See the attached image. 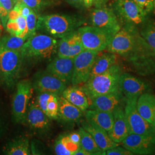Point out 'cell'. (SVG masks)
<instances>
[{
  "mask_svg": "<svg viewBox=\"0 0 155 155\" xmlns=\"http://www.w3.org/2000/svg\"><path fill=\"white\" fill-rule=\"evenodd\" d=\"M121 75L120 67L115 64L105 72L90 78L86 82L79 86L90 100L101 95L110 94L120 90L119 80Z\"/></svg>",
  "mask_w": 155,
  "mask_h": 155,
  "instance_id": "cell-1",
  "label": "cell"
},
{
  "mask_svg": "<svg viewBox=\"0 0 155 155\" xmlns=\"http://www.w3.org/2000/svg\"><path fill=\"white\" fill-rule=\"evenodd\" d=\"M59 40L45 34H35L25 41L20 50L22 60L40 61L50 59L58 51Z\"/></svg>",
  "mask_w": 155,
  "mask_h": 155,
  "instance_id": "cell-2",
  "label": "cell"
},
{
  "mask_svg": "<svg viewBox=\"0 0 155 155\" xmlns=\"http://www.w3.org/2000/svg\"><path fill=\"white\" fill-rule=\"evenodd\" d=\"M22 61L20 52L0 45V81L7 89H13L18 82Z\"/></svg>",
  "mask_w": 155,
  "mask_h": 155,
  "instance_id": "cell-3",
  "label": "cell"
},
{
  "mask_svg": "<svg viewBox=\"0 0 155 155\" xmlns=\"http://www.w3.org/2000/svg\"><path fill=\"white\" fill-rule=\"evenodd\" d=\"M77 21L71 17L52 15L38 17L36 30L48 33L54 38H63L75 31Z\"/></svg>",
  "mask_w": 155,
  "mask_h": 155,
  "instance_id": "cell-4",
  "label": "cell"
},
{
  "mask_svg": "<svg viewBox=\"0 0 155 155\" xmlns=\"http://www.w3.org/2000/svg\"><path fill=\"white\" fill-rule=\"evenodd\" d=\"M32 81L24 79L16 84V91L13 97L12 104V114L16 123L25 121L29 102L33 94Z\"/></svg>",
  "mask_w": 155,
  "mask_h": 155,
  "instance_id": "cell-5",
  "label": "cell"
},
{
  "mask_svg": "<svg viewBox=\"0 0 155 155\" xmlns=\"http://www.w3.org/2000/svg\"><path fill=\"white\" fill-rule=\"evenodd\" d=\"M138 97L127 98L125 107V115L127 121L129 134L155 136V127L140 115L137 109Z\"/></svg>",
  "mask_w": 155,
  "mask_h": 155,
  "instance_id": "cell-6",
  "label": "cell"
},
{
  "mask_svg": "<svg viewBox=\"0 0 155 155\" xmlns=\"http://www.w3.org/2000/svg\"><path fill=\"white\" fill-rule=\"evenodd\" d=\"M84 50L101 52L107 49L112 36L94 26H86L77 30Z\"/></svg>",
  "mask_w": 155,
  "mask_h": 155,
  "instance_id": "cell-7",
  "label": "cell"
},
{
  "mask_svg": "<svg viewBox=\"0 0 155 155\" xmlns=\"http://www.w3.org/2000/svg\"><path fill=\"white\" fill-rule=\"evenodd\" d=\"M99 52L84 50L74 59L72 85H81L89 80L94 61Z\"/></svg>",
  "mask_w": 155,
  "mask_h": 155,
  "instance_id": "cell-8",
  "label": "cell"
},
{
  "mask_svg": "<svg viewBox=\"0 0 155 155\" xmlns=\"http://www.w3.org/2000/svg\"><path fill=\"white\" fill-rule=\"evenodd\" d=\"M136 47L137 40L132 30L121 28L112 37L107 50L111 53L126 56L131 54Z\"/></svg>",
  "mask_w": 155,
  "mask_h": 155,
  "instance_id": "cell-9",
  "label": "cell"
},
{
  "mask_svg": "<svg viewBox=\"0 0 155 155\" xmlns=\"http://www.w3.org/2000/svg\"><path fill=\"white\" fill-rule=\"evenodd\" d=\"M33 90L39 93H49L61 95L67 87L66 84L62 82L47 70L37 72L32 82Z\"/></svg>",
  "mask_w": 155,
  "mask_h": 155,
  "instance_id": "cell-10",
  "label": "cell"
},
{
  "mask_svg": "<svg viewBox=\"0 0 155 155\" xmlns=\"http://www.w3.org/2000/svg\"><path fill=\"white\" fill-rule=\"evenodd\" d=\"M93 26L109 34L112 37L118 32L121 25L112 10L105 6L96 8L91 13Z\"/></svg>",
  "mask_w": 155,
  "mask_h": 155,
  "instance_id": "cell-11",
  "label": "cell"
},
{
  "mask_svg": "<svg viewBox=\"0 0 155 155\" xmlns=\"http://www.w3.org/2000/svg\"><path fill=\"white\" fill-rule=\"evenodd\" d=\"M121 143L123 147L133 154L151 155L155 153V136L129 133Z\"/></svg>",
  "mask_w": 155,
  "mask_h": 155,
  "instance_id": "cell-12",
  "label": "cell"
},
{
  "mask_svg": "<svg viewBox=\"0 0 155 155\" xmlns=\"http://www.w3.org/2000/svg\"><path fill=\"white\" fill-rule=\"evenodd\" d=\"M114 7L119 15L127 22L139 25L145 20L146 15L133 0H117Z\"/></svg>",
  "mask_w": 155,
  "mask_h": 155,
  "instance_id": "cell-13",
  "label": "cell"
},
{
  "mask_svg": "<svg viewBox=\"0 0 155 155\" xmlns=\"http://www.w3.org/2000/svg\"><path fill=\"white\" fill-rule=\"evenodd\" d=\"M51 120L39 107L36 102L29 105L25 121L34 131L45 133L50 129Z\"/></svg>",
  "mask_w": 155,
  "mask_h": 155,
  "instance_id": "cell-14",
  "label": "cell"
},
{
  "mask_svg": "<svg viewBox=\"0 0 155 155\" xmlns=\"http://www.w3.org/2000/svg\"><path fill=\"white\" fill-rule=\"evenodd\" d=\"M73 66L74 59L58 56L48 64L45 70L68 85L71 82Z\"/></svg>",
  "mask_w": 155,
  "mask_h": 155,
  "instance_id": "cell-15",
  "label": "cell"
},
{
  "mask_svg": "<svg viewBox=\"0 0 155 155\" xmlns=\"http://www.w3.org/2000/svg\"><path fill=\"white\" fill-rule=\"evenodd\" d=\"M119 89L127 98L139 97L147 89V84L132 75L124 73L119 80Z\"/></svg>",
  "mask_w": 155,
  "mask_h": 155,
  "instance_id": "cell-16",
  "label": "cell"
},
{
  "mask_svg": "<svg viewBox=\"0 0 155 155\" xmlns=\"http://www.w3.org/2000/svg\"><path fill=\"white\" fill-rule=\"evenodd\" d=\"M121 101V91L101 95L90 100L89 109L113 112L120 106Z\"/></svg>",
  "mask_w": 155,
  "mask_h": 155,
  "instance_id": "cell-17",
  "label": "cell"
},
{
  "mask_svg": "<svg viewBox=\"0 0 155 155\" xmlns=\"http://www.w3.org/2000/svg\"><path fill=\"white\" fill-rule=\"evenodd\" d=\"M113 113V124L108 134L113 141L119 144L129 134V129L124 110L121 107H117Z\"/></svg>",
  "mask_w": 155,
  "mask_h": 155,
  "instance_id": "cell-18",
  "label": "cell"
},
{
  "mask_svg": "<svg viewBox=\"0 0 155 155\" xmlns=\"http://www.w3.org/2000/svg\"><path fill=\"white\" fill-rule=\"evenodd\" d=\"M82 127L91 135L98 147L104 152L118 145L111 139L105 130L93 124L86 120L82 122Z\"/></svg>",
  "mask_w": 155,
  "mask_h": 155,
  "instance_id": "cell-19",
  "label": "cell"
},
{
  "mask_svg": "<svg viewBox=\"0 0 155 155\" xmlns=\"http://www.w3.org/2000/svg\"><path fill=\"white\" fill-rule=\"evenodd\" d=\"M137 109L140 115L155 127V95L150 93L141 94L137 101Z\"/></svg>",
  "mask_w": 155,
  "mask_h": 155,
  "instance_id": "cell-20",
  "label": "cell"
},
{
  "mask_svg": "<svg viewBox=\"0 0 155 155\" xmlns=\"http://www.w3.org/2000/svg\"><path fill=\"white\" fill-rule=\"evenodd\" d=\"M86 120L91 124L102 128L109 133L113 124V113L104 111L87 109L85 111Z\"/></svg>",
  "mask_w": 155,
  "mask_h": 155,
  "instance_id": "cell-21",
  "label": "cell"
},
{
  "mask_svg": "<svg viewBox=\"0 0 155 155\" xmlns=\"http://www.w3.org/2000/svg\"><path fill=\"white\" fill-rule=\"evenodd\" d=\"M61 96L83 112L89 109L90 100L87 95L79 86L67 87Z\"/></svg>",
  "mask_w": 155,
  "mask_h": 155,
  "instance_id": "cell-22",
  "label": "cell"
},
{
  "mask_svg": "<svg viewBox=\"0 0 155 155\" xmlns=\"http://www.w3.org/2000/svg\"><path fill=\"white\" fill-rule=\"evenodd\" d=\"M59 118L67 122H77L83 116V111L62 96L59 98Z\"/></svg>",
  "mask_w": 155,
  "mask_h": 155,
  "instance_id": "cell-23",
  "label": "cell"
},
{
  "mask_svg": "<svg viewBox=\"0 0 155 155\" xmlns=\"http://www.w3.org/2000/svg\"><path fill=\"white\" fill-rule=\"evenodd\" d=\"M2 152L7 155H31L29 140L22 137L12 139L5 145Z\"/></svg>",
  "mask_w": 155,
  "mask_h": 155,
  "instance_id": "cell-24",
  "label": "cell"
},
{
  "mask_svg": "<svg viewBox=\"0 0 155 155\" xmlns=\"http://www.w3.org/2000/svg\"><path fill=\"white\" fill-rule=\"evenodd\" d=\"M99 54L94 61L90 78L105 72L111 67L116 64V54L110 52L104 53L101 55H99Z\"/></svg>",
  "mask_w": 155,
  "mask_h": 155,
  "instance_id": "cell-25",
  "label": "cell"
},
{
  "mask_svg": "<svg viewBox=\"0 0 155 155\" xmlns=\"http://www.w3.org/2000/svg\"><path fill=\"white\" fill-rule=\"evenodd\" d=\"M78 132L81 136V148L88 152L91 155H106V152L100 149L91 135L87 131L81 127H79Z\"/></svg>",
  "mask_w": 155,
  "mask_h": 155,
  "instance_id": "cell-26",
  "label": "cell"
},
{
  "mask_svg": "<svg viewBox=\"0 0 155 155\" xmlns=\"http://www.w3.org/2000/svg\"><path fill=\"white\" fill-rule=\"evenodd\" d=\"M79 148L80 145L74 143L68 135L61 136L54 145L55 152L58 155H74Z\"/></svg>",
  "mask_w": 155,
  "mask_h": 155,
  "instance_id": "cell-27",
  "label": "cell"
},
{
  "mask_svg": "<svg viewBox=\"0 0 155 155\" xmlns=\"http://www.w3.org/2000/svg\"><path fill=\"white\" fill-rule=\"evenodd\" d=\"M6 30L11 35L25 38L26 18L20 15L15 20H8Z\"/></svg>",
  "mask_w": 155,
  "mask_h": 155,
  "instance_id": "cell-28",
  "label": "cell"
},
{
  "mask_svg": "<svg viewBox=\"0 0 155 155\" xmlns=\"http://www.w3.org/2000/svg\"><path fill=\"white\" fill-rule=\"evenodd\" d=\"M27 39L13 35L0 36V45L6 49L20 51Z\"/></svg>",
  "mask_w": 155,
  "mask_h": 155,
  "instance_id": "cell-29",
  "label": "cell"
},
{
  "mask_svg": "<svg viewBox=\"0 0 155 155\" xmlns=\"http://www.w3.org/2000/svg\"><path fill=\"white\" fill-rule=\"evenodd\" d=\"M141 35L150 50L155 53V21L146 23L141 30Z\"/></svg>",
  "mask_w": 155,
  "mask_h": 155,
  "instance_id": "cell-30",
  "label": "cell"
},
{
  "mask_svg": "<svg viewBox=\"0 0 155 155\" xmlns=\"http://www.w3.org/2000/svg\"><path fill=\"white\" fill-rule=\"evenodd\" d=\"M17 0H0V20L2 27L6 29L9 14L16 3Z\"/></svg>",
  "mask_w": 155,
  "mask_h": 155,
  "instance_id": "cell-31",
  "label": "cell"
},
{
  "mask_svg": "<svg viewBox=\"0 0 155 155\" xmlns=\"http://www.w3.org/2000/svg\"><path fill=\"white\" fill-rule=\"evenodd\" d=\"M59 95L55 94L47 104L45 114L51 120L59 118Z\"/></svg>",
  "mask_w": 155,
  "mask_h": 155,
  "instance_id": "cell-32",
  "label": "cell"
},
{
  "mask_svg": "<svg viewBox=\"0 0 155 155\" xmlns=\"http://www.w3.org/2000/svg\"><path fill=\"white\" fill-rule=\"evenodd\" d=\"M38 17L37 14L33 10L31 11L29 15L26 17V39H28L36 33Z\"/></svg>",
  "mask_w": 155,
  "mask_h": 155,
  "instance_id": "cell-33",
  "label": "cell"
},
{
  "mask_svg": "<svg viewBox=\"0 0 155 155\" xmlns=\"http://www.w3.org/2000/svg\"><path fill=\"white\" fill-rule=\"evenodd\" d=\"M54 94L49 93H39L36 97V104L39 106V108L46 113V109L48 102L54 95Z\"/></svg>",
  "mask_w": 155,
  "mask_h": 155,
  "instance_id": "cell-34",
  "label": "cell"
},
{
  "mask_svg": "<svg viewBox=\"0 0 155 155\" xmlns=\"http://www.w3.org/2000/svg\"><path fill=\"white\" fill-rule=\"evenodd\" d=\"M21 1L28 6L36 13L48 4V0H17Z\"/></svg>",
  "mask_w": 155,
  "mask_h": 155,
  "instance_id": "cell-35",
  "label": "cell"
},
{
  "mask_svg": "<svg viewBox=\"0 0 155 155\" xmlns=\"http://www.w3.org/2000/svg\"><path fill=\"white\" fill-rule=\"evenodd\" d=\"M144 12L145 15L148 14L153 10V0H133Z\"/></svg>",
  "mask_w": 155,
  "mask_h": 155,
  "instance_id": "cell-36",
  "label": "cell"
},
{
  "mask_svg": "<svg viewBox=\"0 0 155 155\" xmlns=\"http://www.w3.org/2000/svg\"><path fill=\"white\" fill-rule=\"evenodd\" d=\"M107 155H134L132 152L127 150L124 147L116 146L106 151Z\"/></svg>",
  "mask_w": 155,
  "mask_h": 155,
  "instance_id": "cell-37",
  "label": "cell"
},
{
  "mask_svg": "<svg viewBox=\"0 0 155 155\" xmlns=\"http://www.w3.org/2000/svg\"><path fill=\"white\" fill-rule=\"evenodd\" d=\"M15 7L16 8L18 11L20 12L21 15L25 18L28 16L32 11V9L28 6L19 1H17Z\"/></svg>",
  "mask_w": 155,
  "mask_h": 155,
  "instance_id": "cell-38",
  "label": "cell"
},
{
  "mask_svg": "<svg viewBox=\"0 0 155 155\" xmlns=\"http://www.w3.org/2000/svg\"><path fill=\"white\" fill-rule=\"evenodd\" d=\"M68 136H69L70 140L72 141L74 143L80 145L81 136H80V134H79V133L78 132V131L70 133L68 135Z\"/></svg>",
  "mask_w": 155,
  "mask_h": 155,
  "instance_id": "cell-39",
  "label": "cell"
},
{
  "mask_svg": "<svg viewBox=\"0 0 155 155\" xmlns=\"http://www.w3.org/2000/svg\"><path fill=\"white\" fill-rule=\"evenodd\" d=\"M21 15L20 12L14 6L13 9L10 12L9 14V19L8 20H15L17 18Z\"/></svg>",
  "mask_w": 155,
  "mask_h": 155,
  "instance_id": "cell-40",
  "label": "cell"
},
{
  "mask_svg": "<svg viewBox=\"0 0 155 155\" xmlns=\"http://www.w3.org/2000/svg\"><path fill=\"white\" fill-rule=\"evenodd\" d=\"M107 0H93V4H94L96 8H100L105 5Z\"/></svg>",
  "mask_w": 155,
  "mask_h": 155,
  "instance_id": "cell-41",
  "label": "cell"
},
{
  "mask_svg": "<svg viewBox=\"0 0 155 155\" xmlns=\"http://www.w3.org/2000/svg\"><path fill=\"white\" fill-rule=\"evenodd\" d=\"M74 155H91L90 153H89L88 152H87L86 150H84L82 149V148L80 147V148L79 150H77Z\"/></svg>",
  "mask_w": 155,
  "mask_h": 155,
  "instance_id": "cell-42",
  "label": "cell"
},
{
  "mask_svg": "<svg viewBox=\"0 0 155 155\" xmlns=\"http://www.w3.org/2000/svg\"><path fill=\"white\" fill-rule=\"evenodd\" d=\"M70 4L72 5H75L76 6H81L82 4H84L83 3V0H67Z\"/></svg>",
  "mask_w": 155,
  "mask_h": 155,
  "instance_id": "cell-43",
  "label": "cell"
},
{
  "mask_svg": "<svg viewBox=\"0 0 155 155\" xmlns=\"http://www.w3.org/2000/svg\"><path fill=\"white\" fill-rule=\"evenodd\" d=\"M93 0H83L84 5L87 8L90 7L93 5Z\"/></svg>",
  "mask_w": 155,
  "mask_h": 155,
  "instance_id": "cell-44",
  "label": "cell"
},
{
  "mask_svg": "<svg viewBox=\"0 0 155 155\" xmlns=\"http://www.w3.org/2000/svg\"><path fill=\"white\" fill-rule=\"evenodd\" d=\"M2 24H1V20H0V36L1 35V33H2Z\"/></svg>",
  "mask_w": 155,
  "mask_h": 155,
  "instance_id": "cell-45",
  "label": "cell"
},
{
  "mask_svg": "<svg viewBox=\"0 0 155 155\" xmlns=\"http://www.w3.org/2000/svg\"><path fill=\"white\" fill-rule=\"evenodd\" d=\"M153 9L155 11V0H153Z\"/></svg>",
  "mask_w": 155,
  "mask_h": 155,
  "instance_id": "cell-46",
  "label": "cell"
},
{
  "mask_svg": "<svg viewBox=\"0 0 155 155\" xmlns=\"http://www.w3.org/2000/svg\"><path fill=\"white\" fill-rule=\"evenodd\" d=\"M1 129V120H0V131Z\"/></svg>",
  "mask_w": 155,
  "mask_h": 155,
  "instance_id": "cell-47",
  "label": "cell"
},
{
  "mask_svg": "<svg viewBox=\"0 0 155 155\" xmlns=\"http://www.w3.org/2000/svg\"></svg>",
  "mask_w": 155,
  "mask_h": 155,
  "instance_id": "cell-48",
  "label": "cell"
}]
</instances>
